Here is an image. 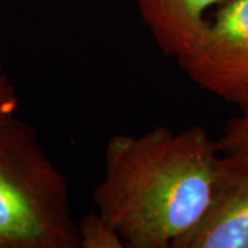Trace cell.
<instances>
[{
	"mask_svg": "<svg viewBox=\"0 0 248 248\" xmlns=\"http://www.w3.org/2000/svg\"><path fill=\"white\" fill-rule=\"evenodd\" d=\"M221 166L217 140L202 125L116 134L93 200L127 248H175L207 213Z\"/></svg>",
	"mask_w": 248,
	"mask_h": 248,
	"instance_id": "6da1fadb",
	"label": "cell"
},
{
	"mask_svg": "<svg viewBox=\"0 0 248 248\" xmlns=\"http://www.w3.org/2000/svg\"><path fill=\"white\" fill-rule=\"evenodd\" d=\"M0 248H79L65 174L18 116L0 123Z\"/></svg>",
	"mask_w": 248,
	"mask_h": 248,
	"instance_id": "7a4b0ae2",
	"label": "cell"
},
{
	"mask_svg": "<svg viewBox=\"0 0 248 248\" xmlns=\"http://www.w3.org/2000/svg\"><path fill=\"white\" fill-rule=\"evenodd\" d=\"M177 62L200 89L240 108L248 105V0L222 3Z\"/></svg>",
	"mask_w": 248,
	"mask_h": 248,
	"instance_id": "3957f363",
	"label": "cell"
},
{
	"mask_svg": "<svg viewBox=\"0 0 248 248\" xmlns=\"http://www.w3.org/2000/svg\"><path fill=\"white\" fill-rule=\"evenodd\" d=\"M175 248H248V167L222 159L207 213Z\"/></svg>",
	"mask_w": 248,
	"mask_h": 248,
	"instance_id": "277c9868",
	"label": "cell"
},
{
	"mask_svg": "<svg viewBox=\"0 0 248 248\" xmlns=\"http://www.w3.org/2000/svg\"><path fill=\"white\" fill-rule=\"evenodd\" d=\"M164 55L179 60L208 25L207 11L226 0H133Z\"/></svg>",
	"mask_w": 248,
	"mask_h": 248,
	"instance_id": "5b68a950",
	"label": "cell"
},
{
	"mask_svg": "<svg viewBox=\"0 0 248 248\" xmlns=\"http://www.w3.org/2000/svg\"><path fill=\"white\" fill-rule=\"evenodd\" d=\"M217 145L228 164L248 167V105L241 107V113L228 122Z\"/></svg>",
	"mask_w": 248,
	"mask_h": 248,
	"instance_id": "8992f818",
	"label": "cell"
},
{
	"mask_svg": "<svg viewBox=\"0 0 248 248\" xmlns=\"http://www.w3.org/2000/svg\"><path fill=\"white\" fill-rule=\"evenodd\" d=\"M76 231L79 248H127L115 226L98 211L76 221Z\"/></svg>",
	"mask_w": 248,
	"mask_h": 248,
	"instance_id": "52a82bcc",
	"label": "cell"
},
{
	"mask_svg": "<svg viewBox=\"0 0 248 248\" xmlns=\"http://www.w3.org/2000/svg\"><path fill=\"white\" fill-rule=\"evenodd\" d=\"M19 98L17 89L10 79L3 62L0 61V123L17 116Z\"/></svg>",
	"mask_w": 248,
	"mask_h": 248,
	"instance_id": "ba28073f",
	"label": "cell"
}]
</instances>
